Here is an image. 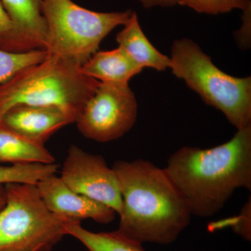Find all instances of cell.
<instances>
[{"label":"cell","mask_w":251,"mask_h":251,"mask_svg":"<svg viewBox=\"0 0 251 251\" xmlns=\"http://www.w3.org/2000/svg\"><path fill=\"white\" fill-rule=\"evenodd\" d=\"M163 169L191 216H214L237 189L251 190V126L213 148L182 147Z\"/></svg>","instance_id":"6da1fadb"},{"label":"cell","mask_w":251,"mask_h":251,"mask_svg":"<svg viewBox=\"0 0 251 251\" xmlns=\"http://www.w3.org/2000/svg\"><path fill=\"white\" fill-rule=\"evenodd\" d=\"M112 168L122 199L117 230L142 244L175 242L192 216L164 169L143 159L117 161Z\"/></svg>","instance_id":"7a4b0ae2"},{"label":"cell","mask_w":251,"mask_h":251,"mask_svg":"<svg viewBox=\"0 0 251 251\" xmlns=\"http://www.w3.org/2000/svg\"><path fill=\"white\" fill-rule=\"evenodd\" d=\"M99 84L74 63L49 54L0 85V121L12 107L28 105L57 107L76 122Z\"/></svg>","instance_id":"3957f363"},{"label":"cell","mask_w":251,"mask_h":251,"mask_svg":"<svg viewBox=\"0 0 251 251\" xmlns=\"http://www.w3.org/2000/svg\"><path fill=\"white\" fill-rule=\"evenodd\" d=\"M170 68L203 101L223 112L229 123L242 129L251 126V77L226 74L197 44L188 39L172 46Z\"/></svg>","instance_id":"277c9868"},{"label":"cell","mask_w":251,"mask_h":251,"mask_svg":"<svg viewBox=\"0 0 251 251\" xmlns=\"http://www.w3.org/2000/svg\"><path fill=\"white\" fill-rule=\"evenodd\" d=\"M41 12L47 29L44 49L80 67L105 37L128 22L133 11L97 12L72 0H42Z\"/></svg>","instance_id":"5b68a950"},{"label":"cell","mask_w":251,"mask_h":251,"mask_svg":"<svg viewBox=\"0 0 251 251\" xmlns=\"http://www.w3.org/2000/svg\"><path fill=\"white\" fill-rule=\"evenodd\" d=\"M0 210V251H49L66 234L64 226L76 222L50 211L36 184L4 185Z\"/></svg>","instance_id":"8992f818"},{"label":"cell","mask_w":251,"mask_h":251,"mask_svg":"<svg viewBox=\"0 0 251 251\" xmlns=\"http://www.w3.org/2000/svg\"><path fill=\"white\" fill-rule=\"evenodd\" d=\"M137 116L138 103L128 85L99 82L75 124L85 138L106 143L129 131Z\"/></svg>","instance_id":"52a82bcc"},{"label":"cell","mask_w":251,"mask_h":251,"mask_svg":"<svg viewBox=\"0 0 251 251\" xmlns=\"http://www.w3.org/2000/svg\"><path fill=\"white\" fill-rule=\"evenodd\" d=\"M60 178L75 192L103 203L118 215L121 214L122 199L116 175L100 155L72 145L63 163Z\"/></svg>","instance_id":"ba28073f"},{"label":"cell","mask_w":251,"mask_h":251,"mask_svg":"<svg viewBox=\"0 0 251 251\" xmlns=\"http://www.w3.org/2000/svg\"><path fill=\"white\" fill-rule=\"evenodd\" d=\"M50 211L72 221L92 219L100 224H109L117 213L103 203L73 191L60 176L50 175L36 184Z\"/></svg>","instance_id":"9c48e42d"},{"label":"cell","mask_w":251,"mask_h":251,"mask_svg":"<svg viewBox=\"0 0 251 251\" xmlns=\"http://www.w3.org/2000/svg\"><path fill=\"white\" fill-rule=\"evenodd\" d=\"M75 120L54 106L18 105L3 115L0 124L34 143L44 145L53 133Z\"/></svg>","instance_id":"30bf717a"},{"label":"cell","mask_w":251,"mask_h":251,"mask_svg":"<svg viewBox=\"0 0 251 251\" xmlns=\"http://www.w3.org/2000/svg\"><path fill=\"white\" fill-rule=\"evenodd\" d=\"M80 69L87 76L115 85H128L130 79L143 70L120 47L97 51Z\"/></svg>","instance_id":"8fae6325"},{"label":"cell","mask_w":251,"mask_h":251,"mask_svg":"<svg viewBox=\"0 0 251 251\" xmlns=\"http://www.w3.org/2000/svg\"><path fill=\"white\" fill-rule=\"evenodd\" d=\"M14 23L26 51L44 49L46 24L41 12L42 0H0Z\"/></svg>","instance_id":"7c38bea8"},{"label":"cell","mask_w":251,"mask_h":251,"mask_svg":"<svg viewBox=\"0 0 251 251\" xmlns=\"http://www.w3.org/2000/svg\"><path fill=\"white\" fill-rule=\"evenodd\" d=\"M124 26L116 36L118 47L143 69L151 68L158 72L169 69L170 57L158 51L145 36L135 11Z\"/></svg>","instance_id":"4fadbf2b"},{"label":"cell","mask_w":251,"mask_h":251,"mask_svg":"<svg viewBox=\"0 0 251 251\" xmlns=\"http://www.w3.org/2000/svg\"><path fill=\"white\" fill-rule=\"evenodd\" d=\"M55 159L44 145L34 143L0 124V165L54 163Z\"/></svg>","instance_id":"5bb4252c"},{"label":"cell","mask_w":251,"mask_h":251,"mask_svg":"<svg viewBox=\"0 0 251 251\" xmlns=\"http://www.w3.org/2000/svg\"><path fill=\"white\" fill-rule=\"evenodd\" d=\"M80 223H68L64 229L67 235L82 243L87 251H145L142 243L126 237L117 230L91 232L84 228Z\"/></svg>","instance_id":"9a60e30c"},{"label":"cell","mask_w":251,"mask_h":251,"mask_svg":"<svg viewBox=\"0 0 251 251\" xmlns=\"http://www.w3.org/2000/svg\"><path fill=\"white\" fill-rule=\"evenodd\" d=\"M57 169L58 166L55 163L0 165V186L11 183L36 184L44 178L56 174Z\"/></svg>","instance_id":"2e32d148"},{"label":"cell","mask_w":251,"mask_h":251,"mask_svg":"<svg viewBox=\"0 0 251 251\" xmlns=\"http://www.w3.org/2000/svg\"><path fill=\"white\" fill-rule=\"evenodd\" d=\"M49 54L45 49L23 52L0 50V85L11 80L24 69L45 60Z\"/></svg>","instance_id":"e0dca14e"},{"label":"cell","mask_w":251,"mask_h":251,"mask_svg":"<svg viewBox=\"0 0 251 251\" xmlns=\"http://www.w3.org/2000/svg\"><path fill=\"white\" fill-rule=\"evenodd\" d=\"M179 4L188 6L198 13L217 15L234 9H247L250 0H179Z\"/></svg>","instance_id":"ac0fdd59"},{"label":"cell","mask_w":251,"mask_h":251,"mask_svg":"<svg viewBox=\"0 0 251 251\" xmlns=\"http://www.w3.org/2000/svg\"><path fill=\"white\" fill-rule=\"evenodd\" d=\"M0 50L13 52H27L14 23L0 1Z\"/></svg>","instance_id":"d6986e66"},{"label":"cell","mask_w":251,"mask_h":251,"mask_svg":"<svg viewBox=\"0 0 251 251\" xmlns=\"http://www.w3.org/2000/svg\"><path fill=\"white\" fill-rule=\"evenodd\" d=\"M230 227L236 233L247 241L251 239V199L244 204L239 215L210 225L209 229H216Z\"/></svg>","instance_id":"ffe728a7"},{"label":"cell","mask_w":251,"mask_h":251,"mask_svg":"<svg viewBox=\"0 0 251 251\" xmlns=\"http://www.w3.org/2000/svg\"><path fill=\"white\" fill-rule=\"evenodd\" d=\"M138 1L147 9L154 7V6H163L170 7L179 4V0H138Z\"/></svg>","instance_id":"44dd1931"},{"label":"cell","mask_w":251,"mask_h":251,"mask_svg":"<svg viewBox=\"0 0 251 251\" xmlns=\"http://www.w3.org/2000/svg\"><path fill=\"white\" fill-rule=\"evenodd\" d=\"M5 202L6 200H5L4 187V186H0V210L4 206Z\"/></svg>","instance_id":"7402d4cb"}]
</instances>
